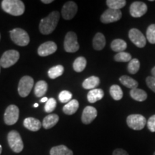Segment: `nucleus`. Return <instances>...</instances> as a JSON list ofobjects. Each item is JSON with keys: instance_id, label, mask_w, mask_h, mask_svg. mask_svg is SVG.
Listing matches in <instances>:
<instances>
[{"instance_id": "nucleus-5", "label": "nucleus", "mask_w": 155, "mask_h": 155, "mask_svg": "<svg viewBox=\"0 0 155 155\" xmlns=\"http://www.w3.org/2000/svg\"><path fill=\"white\" fill-rule=\"evenodd\" d=\"M19 53L15 50H9L4 53L0 59V65L4 68L12 66L18 61Z\"/></svg>"}, {"instance_id": "nucleus-21", "label": "nucleus", "mask_w": 155, "mask_h": 155, "mask_svg": "<svg viewBox=\"0 0 155 155\" xmlns=\"http://www.w3.org/2000/svg\"><path fill=\"white\" fill-rule=\"evenodd\" d=\"M50 155H73V151L68 148L65 145L53 147L50 150Z\"/></svg>"}, {"instance_id": "nucleus-45", "label": "nucleus", "mask_w": 155, "mask_h": 155, "mask_svg": "<svg viewBox=\"0 0 155 155\" xmlns=\"http://www.w3.org/2000/svg\"><path fill=\"white\" fill-rule=\"evenodd\" d=\"M153 155H155V152H154V154H153Z\"/></svg>"}, {"instance_id": "nucleus-38", "label": "nucleus", "mask_w": 155, "mask_h": 155, "mask_svg": "<svg viewBox=\"0 0 155 155\" xmlns=\"http://www.w3.org/2000/svg\"><path fill=\"white\" fill-rule=\"evenodd\" d=\"M113 155H129L127 151L122 149H116L113 152Z\"/></svg>"}, {"instance_id": "nucleus-10", "label": "nucleus", "mask_w": 155, "mask_h": 155, "mask_svg": "<svg viewBox=\"0 0 155 155\" xmlns=\"http://www.w3.org/2000/svg\"><path fill=\"white\" fill-rule=\"evenodd\" d=\"M129 38L137 47L142 48L147 44V38L138 29L132 28L129 32Z\"/></svg>"}, {"instance_id": "nucleus-13", "label": "nucleus", "mask_w": 155, "mask_h": 155, "mask_svg": "<svg viewBox=\"0 0 155 155\" xmlns=\"http://www.w3.org/2000/svg\"><path fill=\"white\" fill-rule=\"evenodd\" d=\"M147 9H148V7L146 4L143 2L137 1L131 4L129 8V12H130V15L133 17L139 18L146 14Z\"/></svg>"}, {"instance_id": "nucleus-14", "label": "nucleus", "mask_w": 155, "mask_h": 155, "mask_svg": "<svg viewBox=\"0 0 155 155\" xmlns=\"http://www.w3.org/2000/svg\"><path fill=\"white\" fill-rule=\"evenodd\" d=\"M57 45L53 41H48L40 45L38 49V55L41 57H45L52 55L57 51Z\"/></svg>"}, {"instance_id": "nucleus-35", "label": "nucleus", "mask_w": 155, "mask_h": 155, "mask_svg": "<svg viewBox=\"0 0 155 155\" xmlns=\"http://www.w3.org/2000/svg\"><path fill=\"white\" fill-rule=\"evenodd\" d=\"M56 105H57V102H56L55 98H50L46 102L45 106V112H47V113L53 112L55 109Z\"/></svg>"}, {"instance_id": "nucleus-23", "label": "nucleus", "mask_w": 155, "mask_h": 155, "mask_svg": "<svg viewBox=\"0 0 155 155\" xmlns=\"http://www.w3.org/2000/svg\"><path fill=\"white\" fill-rule=\"evenodd\" d=\"M111 48L113 51L117 52L119 53L121 52H124V50L127 48V44L124 40H121V39H116L112 41Z\"/></svg>"}, {"instance_id": "nucleus-36", "label": "nucleus", "mask_w": 155, "mask_h": 155, "mask_svg": "<svg viewBox=\"0 0 155 155\" xmlns=\"http://www.w3.org/2000/svg\"><path fill=\"white\" fill-rule=\"evenodd\" d=\"M147 127L151 132H155V114L151 116L147 121Z\"/></svg>"}, {"instance_id": "nucleus-37", "label": "nucleus", "mask_w": 155, "mask_h": 155, "mask_svg": "<svg viewBox=\"0 0 155 155\" xmlns=\"http://www.w3.org/2000/svg\"><path fill=\"white\" fill-rule=\"evenodd\" d=\"M146 83L147 86H148L153 92L155 93V78L153 76H148L146 78Z\"/></svg>"}, {"instance_id": "nucleus-33", "label": "nucleus", "mask_w": 155, "mask_h": 155, "mask_svg": "<svg viewBox=\"0 0 155 155\" xmlns=\"http://www.w3.org/2000/svg\"><path fill=\"white\" fill-rule=\"evenodd\" d=\"M114 60L116 62H129L131 61V55L129 53L121 52L114 56Z\"/></svg>"}, {"instance_id": "nucleus-17", "label": "nucleus", "mask_w": 155, "mask_h": 155, "mask_svg": "<svg viewBox=\"0 0 155 155\" xmlns=\"http://www.w3.org/2000/svg\"><path fill=\"white\" fill-rule=\"evenodd\" d=\"M104 96V92L102 89L101 88H95L93 90H91L88 93L87 95V99H88V102L94 104L102 99Z\"/></svg>"}, {"instance_id": "nucleus-28", "label": "nucleus", "mask_w": 155, "mask_h": 155, "mask_svg": "<svg viewBox=\"0 0 155 155\" xmlns=\"http://www.w3.org/2000/svg\"><path fill=\"white\" fill-rule=\"evenodd\" d=\"M110 95L115 101H119L123 98V91L121 87L118 85H113L110 87Z\"/></svg>"}, {"instance_id": "nucleus-40", "label": "nucleus", "mask_w": 155, "mask_h": 155, "mask_svg": "<svg viewBox=\"0 0 155 155\" xmlns=\"http://www.w3.org/2000/svg\"><path fill=\"white\" fill-rule=\"evenodd\" d=\"M48 101V98H47V97H44V98H42L41 100H40V101H41L42 103H44V102H47Z\"/></svg>"}, {"instance_id": "nucleus-46", "label": "nucleus", "mask_w": 155, "mask_h": 155, "mask_svg": "<svg viewBox=\"0 0 155 155\" xmlns=\"http://www.w3.org/2000/svg\"><path fill=\"white\" fill-rule=\"evenodd\" d=\"M0 67H1V65H0Z\"/></svg>"}, {"instance_id": "nucleus-9", "label": "nucleus", "mask_w": 155, "mask_h": 155, "mask_svg": "<svg viewBox=\"0 0 155 155\" xmlns=\"http://www.w3.org/2000/svg\"><path fill=\"white\" fill-rule=\"evenodd\" d=\"M19 108L15 105H10L6 108L4 120L7 125L11 126L17 123L19 119Z\"/></svg>"}, {"instance_id": "nucleus-4", "label": "nucleus", "mask_w": 155, "mask_h": 155, "mask_svg": "<svg viewBox=\"0 0 155 155\" xmlns=\"http://www.w3.org/2000/svg\"><path fill=\"white\" fill-rule=\"evenodd\" d=\"M7 140L9 147L14 152L19 153L23 150L24 144H23L22 139L21 138L20 134L17 131H11L7 135Z\"/></svg>"}, {"instance_id": "nucleus-24", "label": "nucleus", "mask_w": 155, "mask_h": 155, "mask_svg": "<svg viewBox=\"0 0 155 155\" xmlns=\"http://www.w3.org/2000/svg\"><path fill=\"white\" fill-rule=\"evenodd\" d=\"M100 79L97 76H91L83 81V87L85 89H95L99 85Z\"/></svg>"}, {"instance_id": "nucleus-20", "label": "nucleus", "mask_w": 155, "mask_h": 155, "mask_svg": "<svg viewBox=\"0 0 155 155\" xmlns=\"http://www.w3.org/2000/svg\"><path fill=\"white\" fill-rule=\"evenodd\" d=\"M79 108V103L77 100L73 99L71 101L67 103L63 106V111L67 115H73L78 111Z\"/></svg>"}, {"instance_id": "nucleus-39", "label": "nucleus", "mask_w": 155, "mask_h": 155, "mask_svg": "<svg viewBox=\"0 0 155 155\" xmlns=\"http://www.w3.org/2000/svg\"><path fill=\"white\" fill-rule=\"evenodd\" d=\"M41 2L44 4H50L53 2V0H42Z\"/></svg>"}, {"instance_id": "nucleus-6", "label": "nucleus", "mask_w": 155, "mask_h": 155, "mask_svg": "<svg viewBox=\"0 0 155 155\" xmlns=\"http://www.w3.org/2000/svg\"><path fill=\"white\" fill-rule=\"evenodd\" d=\"M147 123L146 118L140 114H131L127 119L128 127L136 131L141 130L144 128Z\"/></svg>"}, {"instance_id": "nucleus-7", "label": "nucleus", "mask_w": 155, "mask_h": 155, "mask_svg": "<svg viewBox=\"0 0 155 155\" xmlns=\"http://www.w3.org/2000/svg\"><path fill=\"white\" fill-rule=\"evenodd\" d=\"M34 85V80L32 77L25 75L20 79L18 85V93L21 97H27L30 94Z\"/></svg>"}, {"instance_id": "nucleus-22", "label": "nucleus", "mask_w": 155, "mask_h": 155, "mask_svg": "<svg viewBox=\"0 0 155 155\" xmlns=\"http://www.w3.org/2000/svg\"><path fill=\"white\" fill-rule=\"evenodd\" d=\"M119 81L122 85H124L128 88L131 89V90L137 88V86L139 85V83L137 81L128 75H122L119 78Z\"/></svg>"}, {"instance_id": "nucleus-30", "label": "nucleus", "mask_w": 155, "mask_h": 155, "mask_svg": "<svg viewBox=\"0 0 155 155\" xmlns=\"http://www.w3.org/2000/svg\"><path fill=\"white\" fill-rule=\"evenodd\" d=\"M127 4L125 0H107L106 5L109 9H115V10H120V9L123 8Z\"/></svg>"}, {"instance_id": "nucleus-2", "label": "nucleus", "mask_w": 155, "mask_h": 155, "mask_svg": "<svg viewBox=\"0 0 155 155\" xmlns=\"http://www.w3.org/2000/svg\"><path fill=\"white\" fill-rule=\"evenodd\" d=\"M2 7L4 11L13 16H20L25 10L24 3L20 0H3Z\"/></svg>"}, {"instance_id": "nucleus-25", "label": "nucleus", "mask_w": 155, "mask_h": 155, "mask_svg": "<svg viewBox=\"0 0 155 155\" xmlns=\"http://www.w3.org/2000/svg\"><path fill=\"white\" fill-rule=\"evenodd\" d=\"M130 96L134 100L141 102L144 101L147 98V94L144 90L139 88H135L131 90Z\"/></svg>"}, {"instance_id": "nucleus-31", "label": "nucleus", "mask_w": 155, "mask_h": 155, "mask_svg": "<svg viewBox=\"0 0 155 155\" xmlns=\"http://www.w3.org/2000/svg\"><path fill=\"white\" fill-rule=\"evenodd\" d=\"M140 68V63L139 61L137 58L131 59V61H129V65H128L127 69L129 73L131 74H136L139 71Z\"/></svg>"}, {"instance_id": "nucleus-29", "label": "nucleus", "mask_w": 155, "mask_h": 155, "mask_svg": "<svg viewBox=\"0 0 155 155\" xmlns=\"http://www.w3.org/2000/svg\"><path fill=\"white\" fill-rule=\"evenodd\" d=\"M64 72V68L63 65H55V66L52 67L48 71V75L50 78L55 79L61 76L63 74Z\"/></svg>"}, {"instance_id": "nucleus-34", "label": "nucleus", "mask_w": 155, "mask_h": 155, "mask_svg": "<svg viewBox=\"0 0 155 155\" xmlns=\"http://www.w3.org/2000/svg\"><path fill=\"white\" fill-rule=\"evenodd\" d=\"M72 96L73 94L70 91H63L60 93L59 96H58V98H59V101L61 103H65V104H67V103L71 101Z\"/></svg>"}, {"instance_id": "nucleus-42", "label": "nucleus", "mask_w": 155, "mask_h": 155, "mask_svg": "<svg viewBox=\"0 0 155 155\" xmlns=\"http://www.w3.org/2000/svg\"><path fill=\"white\" fill-rule=\"evenodd\" d=\"M2 152V147L1 145H0V154H1Z\"/></svg>"}, {"instance_id": "nucleus-18", "label": "nucleus", "mask_w": 155, "mask_h": 155, "mask_svg": "<svg viewBox=\"0 0 155 155\" xmlns=\"http://www.w3.org/2000/svg\"><path fill=\"white\" fill-rule=\"evenodd\" d=\"M58 121H59V116L57 114H50L44 118L42 126L45 129H51L57 124Z\"/></svg>"}, {"instance_id": "nucleus-8", "label": "nucleus", "mask_w": 155, "mask_h": 155, "mask_svg": "<svg viewBox=\"0 0 155 155\" xmlns=\"http://www.w3.org/2000/svg\"><path fill=\"white\" fill-rule=\"evenodd\" d=\"M77 35L74 32H68L64 40V49L68 53H75L79 50Z\"/></svg>"}, {"instance_id": "nucleus-27", "label": "nucleus", "mask_w": 155, "mask_h": 155, "mask_svg": "<svg viewBox=\"0 0 155 155\" xmlns=\"http://www.w3.org/2000/svg\"><path fill=\"white\" fill-rule=\"evenodd\" d=\"M86 64H87V61L86 58L84 57H82V56H81V57L77 58L75 60L74 63H73V69H74L75 72L81 73L84 71V69L86 68Z\"/></svg>"}, {"instance_id": "nucleus-16", "label": "nucleus", "mask_w": 155, "mask_h": 155, "mask_svg": "<svg viewBox=\"0 0 155 155\" xmlns=\"http://www.w3.org/2000/svg\"><path fill=\"white\" fill-rule=\"evenodd\" d=\"M23 124H24V127L26 128V129H28V130L32 131H39L42 125L41 122L40 121V120L32 117L26 118V119L24 120Z\"/></svg>"}, {"instance_id": "nucleus-1", "label": "nucleus", "mask_w": 155, "mask_h": 155, "mask_svg": "<svg viewBox=\"0 0 155 155\" xmlns=\"http://www.w3.org/2000/svg\"><path fill=\"white\" fill-rule=\"evenodd\" d=\"M60 19V13L53 11L45 18L41 19L39 25L40 32L43 35H50L55 30Z\"/></svg>"}, {"instance_id": "nucleus-41", "label": "nucleus", "mask_w": 155, "mask_h": 155, "mask_svg": "<svg viewBox=\"0 0 155 155\" xmlns=\"http://www.w3.org/2000/svg\"><path fill=\"white\" fill-rule=\"evenodd\" d=\"M151 73H152V76L155 78V66L152 69V71H151Z\"/></svg>"}, {"instance_id": "nucleus-12", "label": "nucleus", "mask_w": 155, "mask_h": 155, "mask_svg": "<svg viewBox=\"0 0 155 155\" xmlns=\"http://www.w3.org/2000/svg\"><path fill=\"white\" fill-rule=\"evenodd\" d=\"M78 12V6L76 3L73 1L67 2L64 4L62 8V16L66 20H71L75 16Z\"/></svg>"}, {"instance_id": "nucleus-11", "label": "nucleus", "mask_w": 155, "mask_h": 155, "mask_svg": "<svg viewBox=\"0 0 155 155\" xmlns=\"http://www.w3.org/2000/svg\"><path fill=\"white\" fill-rule=\"evenodd\" d=\"M122 17L121 10H115V9H108L104 12L101 17V21L104 24L115 22L119 21Z\"/></svg>"}, {"instance_id": "nucleus-15", "label": "nucleus", "mask_w": 155, "mask_h": 155, "mask_svg": "<svg viewBox=\"0 0 155 155\" xmlns=\"http://www.w3.org/2000/svg\"><path fill=\"white\" fill-rule=\"evenodd\" d=\"M98 112L93 106H86L83 110L81 120L84 124H89L96 119Z\"/></svg>"}, {"instance_id": "nucleus-43", "label": "nucleus", "mask_w": 155, "mask_h": 155, "mask_svg": "<svg viewBox=\"0 0 155 155\" xmlns=\"http://www.w3.org/2000/svg\"><path fill=\"white\" fill-rule=\"evenodd\" d=\"M38 106H39V105H38V104H34V106H35V107H38Z\"/></svg>"}, {"instance_id": "nucleus-26", "label": "nucleus", "mask_w": 155, "mask_h": 155, "mask_svg": "<svg viewBox=\"0 0 155 155\" xmlns=\"http://www.w3.org/2000/svg\"><path fill=\"white\" fill-rule=\"evenodd\" d=\"M48 83L44 81H40L36 83L35 87V94L37 97H42L48 91Z\"/></svg>"}, {"instance_id": "nucleus-44", "label": "nucleus", "mask_w": 155, "mask_h": 155, "mask_svg": "<svg viewBox=\"0 0 155 155\" xmlns=\"http://www.w3.org/2000/svg\"><path fill=\"white\" fill-rule=\"evenodd\" d=\"M0 39H1V35H0Z\"/></svg>"}, {"instance_id": "nucleus-19", "label": "nucleus", "mask_w": 155, "mask_h": 155, "mask_svg": "<svg viewBox=\"0 0 155 155\" xmlns=\"http://www.w3.org/2000/svg\"><path fill=\"white\" fill-rule=\"evenodd\" d=\"M106 45L105 36L101 32H98L93 40V47L96 50H101Z\"/></svg>"}, {"instance_id": "nucleus-32", "label": "nucleus", "mask_w": 155, "mask_h": 155, "mask_svg": "<svg viewBox=\"0 0 155 155\" xmlns=\"http://www.w3.org/2000/svg\"><path fill=\"white\" fill-rule=\"evenodd\" d=\"M147 40L151 44H155V24L150 25L147 30Z\"/></svg>"}, {"instance_id": "nucleus-3", "label": "nucleus", "mask_w": 155, "mask_h": 155, "mask_svg": "<svg viewBox=\"0 0 155 155\" xmlns=\"http://www.w3.org/2000/svg\"><path fill=\"white\" fill-rule=\"evenodd\" d=\"M12 40L19 46H27L30 42V37L26 31L21 28H15L10 31Z\"/></svg>"}]
</instances>
